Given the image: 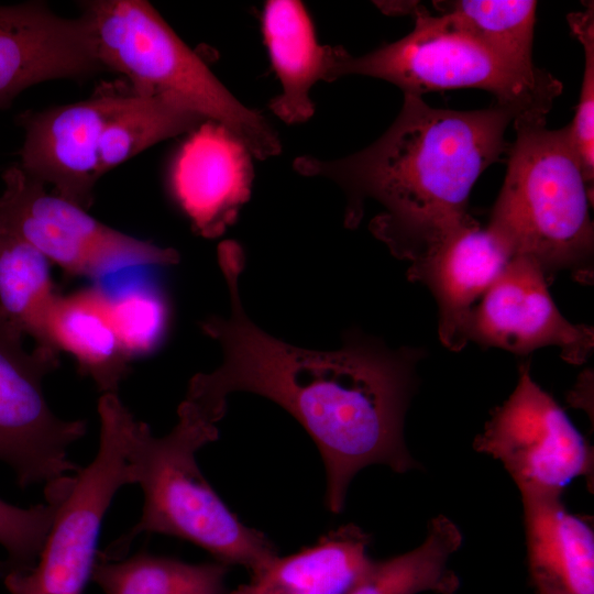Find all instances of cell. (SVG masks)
I'll list each match as a JSON object with an SVG mask.
<instances>
[{"label": "cell", "instance_id": "ffe728a7", "mask_svg": "<svg viewBox=\"0 0 594 594\" xmlns=\"http://www.w3.org/2000/svg\"><path fill=\"white\" fill-rule=\"evenodd\" d=\"M461 543L459 527L450 518L439 515L430 520L427 537L419 547L383 561H372L348 594H417L425 591L455 594L460 580L448 562Z\"/></svg>", "mask_w": 594, "mask_h": 594}, {"label": "cell", "instance_id": "30bf717a", "mask_svg": "<svg viewBox=\"0 0 594 594\" xmlns=\"http://www.w3.org/2000/svg\"><path fill=\"white\" fill-rule=\"evenodd\" d=\"M474 449L498 459L521 494H561L593 473V450L558 403L521 365L518 383L495 408Z\"/></svg>", "mask_w": 594, "mask_h": 594}, {"label": "cell", "instance_id": "603a6c76", "mask_svg": "<svg viewBox=\"0 0 594 594\" xmlns=\"http://www.w3.org/2000/svg\"><path fill=\"white\" fill-rule=\"evenodd\" d=\"M202 121L163 97L134 91L105 128L98 152L99 178L158 142L190 132Z\"/></svg>", "mask_w": 594, "mask_h": 594}, {"label": "cell", "instance_id": "9c48e42d", "mask_svg": "<svg viewBox=\"0 0 594 594\" xmlns=\"http://www.w3.org/2000/svg\"><path fill=\"white\" fill-rule=\"evenodd\" d=\"M0 227L74 276L100 277L138 266L179 261L176 250L118 231L28 176L19 165L2 174Z\"/></svg>", "mask_w": 594, "mask_h": 594}, {"label": "cell", "instance_id": "44dd1931", "mask_svg": "<svg viewBox=\"0 0 594 594\" xmlns=\"http://www.w3.org/2000/svg\"><path fill=\"white\" fill-rule=\"evenodd\" d=\"M228 571L216 560L187 563L140 551L118 561L97 554L91 580L105 594H227Z\"/></svg>", "mask_w": 594, "mask_h": 594}, {"label": "cell", "instance_id": "7a4b0ae2", "mask_svg": "<svg viewBox=\"0 0 594 594\" xmlns=\"http://www.w3.org/2000/svg\"><path fill=\"white\" fill-rule=\"evenodd\" d=\"M519 113L506 106L471 111L438 109L404 95L386 132L349 156L326 161L299 156L297 173L326 177L346 195L344 223L355 228L366 199L383 211L370 223L373 235L398 258L414 262L457 230L476 222L468 213L480 175L510 145L507 128Z\"/></svg>", "mask_w": 594, "mask_h": 594}, {"label": "cell", "instance_id": "6da1fadb", "mask_svg": "<svg viewBox=\"0 0 594 594\" xmlns=\"http://www.w3.org/2000/svg\"><path fill=\"white\" fill-rule=\"evenodd\" d=\"M230 295L228 318L210 317L204 333L219 342L221 365L191 377L185 399L220 421L227 397L253 393L288 411L316 443L326 469V505L342 512L348 486L365 466L397 473L417 466L404 440L405 414L415 387L420 350H392L358 332L343 346L321 352L285 343L260 329L239 294L244 253L234 241L218 248Z\"/></svg>", "mask_w": 594, "mask_h": 594}, {"label": "cell", "instance_id": "d4e9b609", "mask_svg": "<svg viewBox=\"0 0 594 594\" xmlns=\"http://www.w3.org/2000/svg\"><path fill=\"white\" fill-rule=\"evenodd\" d=\"M106 293L116 330L130 359L156 349L168 324V307L163 294L144 284L114 295Z\"/></svg>", "mask_w": 594, "mask_h": 594}, {"label": "cell", "instance_id": "5b68a950", "mask_svg": "<svg viewBox=\"0 0 594 594\" xmlns=\"http://www.w3.org/2000/svg\"><path fill=\"white\" fill-rule=\"evenodd\" d=\"M82 6L105 70L124 75L140 95L163 97L232 132L265 160L280 153L267 120L241 103L144 0H92Z\"/></svg>", "mask_w": 594, "mask_h": 594}, {"label": "cell", "instance_id": "d6986e66", "mask_svg": "<svg viewBox=\"0 0 594 594\" xmlns=\"http://www.w3.org/2000/svg\"><path fill=\"white\" fill-rule=\"evenodd\" d=\"M41 346L70 353L79 372L89 376L102 394H118L130 372V356L118 336L107 293L101 287L59 295L48 315Z\"/></svg>", "mask_w": 594, "mask_h": 594}, {"label": "cell", "instance_id": "2e32d148", "mask_svg": "<svg viewBox=\"0 0 594 594\" xmlns=\"http://www.w3.org/2000/svg\"><path fill=\"white\" fill-rule=\"evenodd\" d=\"M528 571L538 594H594V534L561 494H521Z\"/></svg>", "mask_w": 594, "mask_h": 594}, {"label": "cell", "instance_id": "4316f807", "mask_svg": "<svg viewBox=\"0 0 594 594\" xmlns=\"http://www.w3.org/2000/svg\"><path fill=\"white\" fill-rule=\"evenodd\" d=\"M573 34L584 50V75L580 99L572 122L566 125L570 142L578 157L585 183L593 191L594 180V6L587 2L583 11L568 15Z\"/></svg>", "mask_w": 594, "mask_h": 594}, {"label": "cell", "instance_id": "8fae6325", "mask_svg": "<svg viewBox=\"0 0 594 594\" xmlns=\"http://www.w3.org/2000/svg\"><path fill=\"white\" fill-rule=\"evenodd\" d=\"M133 94L129 84L103 85L88 99L22 113L18 119L24 130L20 168L51 185L54 195L88 210L99 180L102 133Z\"/></svg>", "mask_w": 594, "mask_h": 594}, {"label": "cell", "instance_id": "484cf974", "mask_svg": "<svg viewBox=\"0 0 594 594\" xmlns=\"http://www.w3.org/2000/svg\"><path fill=\"white\" fill-rule=\"evenodd\" d=\"M66 490L47 498L44 504L28 508L0 498V546L7 553L3 560L6 575L34 566Z\"/></svg>", "mask_w": 594, "mask_h": 594}, {"label": "cell", "instance_id": "277c9868", "mask_svg": "<svg viewBox=\"0 0 594 594\" xmlns=\"http://www.w3.org/2000/svg\"><path fill=\"white\" fill-rule=\"evenodd\" d=\"M546 121L521 117L513 122L516 139L487 227L506 242L513 257L530 258L544 275L566 270L590 283L592 197L568 128L550 130Z\"/></svg>", "mask_w": 594, "mask_h": 594}, {"label": "cell", "instance_id": "9a60e30c", "mask_svg": "<svg viewBox=\"0 0 594 594\" xmlns=\"http://www.w3.org/2000/svg\"><path fill=\"white\" fill-rule=\"evenodd\" d=\"M513 253L479 222L451 233L411 262L408 277L431 290L439 308V338L453 351L464 348L474 304L503 272Z\"/></svg>", "mask_w": 594, "mask_h": 594}, {"label": "cell", "instance_id": "ac0fdd59", "mask_svg": "<svg viewBox=\"0 0 594 594\" xmlns=\"http://www.w3.org/2000/svg\"><path fill=\"white\" fill-rule=\"evenodd\" d=\"M262 34L282 92L270 108L294 124L315 113L310 90L326 80L329 46L318 43L312 20L301 1L268 0L262 11Z\"/></svg>", "mask_w": 594, "mask_h": 594}, {"label": "cell", "instance_id": "83f0119b", "mask_svg": "<svg viewBox=\"0 0 594 594\" xmlns=\"http://www.w3.org/2000/svg\"><path fill=\"white\" fill-rule=\"evenodd\" d=\"M6 566H4V563L3 561H0V579L2 580L6 575Z\"/></svg>", "mask_w": 594, "mask_h": 594}, {"label": "cell", "instance_id": "e0dca14e", "mask_svg": "<svg viewBox=\"0 0 594 594\" xmlns=\"http://www.w3.org/2000/svg\"><path fill=\"white\" fill-rule=\"evenodd\" d=\"M371 537L346 524L312 546L276 556L229 594H348L372 563Z\"/></svg>", "mask_w": 594, "mask_h": 594}, {"label": "cell", "instance_id": "4fadbf2b", "mask_svg": "<svg viewBox=\"0 0 594 594\" xmlns=\"http://www.w3.org/2000/svg\"><path fill=\"white\" fill-rule=\"evenodd\" d=\"M105 70L88 20L64 18L42 2L0 4V109L26 88Z\"/></svg>", "mask_w": 594, "mask_h": 594}, {"label": "cell", "instance_id": "8992f818", "mask_svg": "<svg viewBox=\"0 0 594 594\" xmlns=\"http://www.w3.org/2000/svg\"><path fill=\"white\" fill-rule=\"evenodd\" d=\"M408 11L415 15V26L396 42L361 56L329 46L326 81L362 75L386 80L404 95L418 97L477 88L494 95L496 103L516 110L519 118L547 119L562 91V84L550 73L506 62L443 14H431L413 2Z\"/></svg>", "mask_w": 594, "mask_h": 594}, {"label": "cell", "instance_id": "52a82bcc", "mask_svg": "<svg viewBox=\"0 0 594 594\" xmlns=\"http://www.w3.org/2000/svg\"><path fill=\"white\" fill-rule=\"evenodd\" d=\"M127 409L117 394L101 395L98 452L62 496L34 566L2 579L9 594L84 593L97 559L103 516L116 493L133 484L123 438Z\"/></svg>", "mask_w": 594, "mask_h": 594}, {"label": "cell", "instance_id": "cb8c5ba5", "mask_svg": "<svg viewBox=\"0 0 594 594\" xmlns=\"http://www.w3.org/2000/svg\"><path fill=\"white\" fill-rule=\"evenodd\" d=\"M438 14L448 16L506 62L532 69L531 58L537 2L531 0L433 1Z\"/></svg>", "mask_w": 594, "mask_h": 594}, {"label": "cell", "instance_id": "5bb4252c", "mask_svg": "<svg viewBox=\"0 0 594 594\" xmlns=\"http://www.w3.org/2000/svg\"><path fill=\"white\" fill-rule=\"evenodd\" d=\"M252 154L227 128L202 121L174 153L167 173L169 195L194 231L212 239L234 223L249 200Z\"/></svg>", "mask_w": 594, "mask_h": 594}, {"label": "cell", "instance_id": "7c38bea8", "mask_svg": "<svg viewBox=\"0 0 594 594\" xmlns=\"http://www.w3.org/2000/svg\"><path fill=\"white\" fill-rule=\"evenodd\" d=\"M468 340L525 354L554 345L572 364H582L594 345L592 327L566 320L553 302L547 276L524 256H514L474 307Z\"/></svg>", "mask_w": 594, "mask_h": 594}, {"label": "cell", "instance_id": "3957f363", "mask_svg": "<svg viewBox=\"0 0 594 594\" xmlns=\"http://www.w3.org/2000/svg\"><path fill=\"white\" fill-rule=\"evenodd\" d=\"M177 415L172 431L155 437L147 424L127 409L124 449L133 484L143 492L142 515L128 532L98 551V557L121 560L138 536L161 534L187 540L216 561L238 564L253 573L278 556L275 544L239 519L196 462L197 451L218 439L217 422L185 399Z\"/></svg>", "mask_w": 594, "mask_h": 594}, {"label": "cell", "instance_id": "ba28073f", "mask_svg": "<svg viewBox=\"0 0 594 594\" xmlns=\"http://www.w3.org/2000/svg\"><path fill=\"white\" fill-rule=\"evenodd\" d=\"M24 336L0 310V462L21 487L43 484L47 496L80 471L67 451L87 425L52 411L43 380L58 367V351L41 345L28 351Z\"/></svg>", "mask_w": 594, "mask_h": 594}, {"label": "cell", "instance_id": "7402d4cb", "mask_svg": "<svg viewBox=\"0 0 594 594\" xmlns=\"http://www.w3.org/2000/svg\"><path fill=\"white\" fill-rule=\"evenodd\" d=\"M51 262L33 245L0 227V310L36 345H43L57 300Z\"/></svg>", "mask_w": 594, "mask_h": 594}]
</instances>
